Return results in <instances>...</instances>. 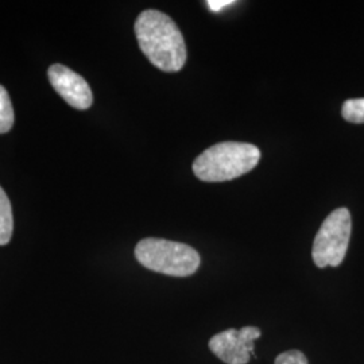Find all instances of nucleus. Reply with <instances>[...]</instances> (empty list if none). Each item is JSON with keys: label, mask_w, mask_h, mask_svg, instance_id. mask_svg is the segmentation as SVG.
I'll use <instances>...</instances> for the list:
<instances>
[{"label": "nucleus", "mask_w": 364, "mask_h": 364, "mask_svg": "<svg viewBox=\"0 0 364 364\" xmlns=\"http://www.w3.org/2000/svg\"><path fill=\"white\" fill-rule=\"evenodd\" d=\"M14 109L9 92L3 85H0V134H6L13 129Z\"/></svg>", "instance_id": "8"}, {"label": "nucleus", "mask_w": 364, "mask_h": 364, "mask_svg": "<svg viewBox=\"0 0 364 364\" xmlns=\"http://www.w3.org/2000/svg\"><path fill=\"white\" fill-rule=\"evenodd\" d=\"M48 77L53 88L76 109H88L93 103L91 87L75 70L61 64H54L48 70Z\"/></svg>", "instance_id": "6"}, {"label": "nucleus", "mask_w": 364, "mask_h": 364, "mask_svg": "<svg viewBox=\"0 0 364 364\" xmlns=\"http://www.w3.org/2000/svg\"><path fill=\"white\" fill-rule=\"evenodd\" d=\"M341 115L350 123H364V99L347 100L341 107Z\"/></svg>", "instance_id": "9"}, {"label": "nucleus", "mask_w": 364, "mask_h": 364, "mask_svg": "<svg viewBox=\"0 0 364 364\" xmlns=\"http://www.w3.org/2000/svg\"><path fill=\"white\" fill-rule=\"evenodd\" d=\"M14 231L13 209L6 192L0 186V246L10 243Z\"/></svg>", "instance_id": "7"}, {"label": "nucleus", "mask_w": 364, "mask_h": 364, "mask_svg": "<svg viewBox=\"0 0 364 364\" xmlns=\"http://www.w3.org/2000/svg\"><path fill=\"white\" fill-rule=\"evenodd\" d=\"M135 258L146 269L171 277H189L201 263L195 248L156 237L141 240L135 247Z\"/></svg>", "instance_id": "3"}, {"label": "nucleus", "mask_w": 364, "mask_h": 364, "mask_svg": "<svg viewBox=\"0 0 364 364\" xmlns=\"http://www.w3.org/2000/svg\"><path fill=\"white\" fill-rule=\"evenodd\" d=\"M135 36L142 53L158 69L173 73L185 65V39L169 15L146 10L136 18Z\"/></svg>", "instance_id": "1"}, {"label": "nucleus", "mask_w": 364, "mask_h": 364, "mask_svg": "<svg viewBox=\"0 0 364 364\" xmlns=\"http://www.w3.org/2000/svg\"><path fill=\"white\" fill-rule=\"evenodd\" d=\"M260 335V329L255 326L227 329L209 340V348L224 363L247 364L254 351V341Z\"/></svg>", "instance_id": "5"}, {"label": "nucleus", "mask_w": 364, "mask_h": 364, "mask_svg": "<svg viewBox=\"0 0 364 364\" xmlns=\"http://www.w3.org/2000/svg\"><path fill=\"white\" fill-rule=\"evenodd\" d=\"M351 213L347 208L335 209L321 224L313 242V262L317 267H338L347 254L351 237Z\"/></svg>", "instance_id": "4"}, {"label": "nucleus", "mask_w": 364, "mask_h": 364, "mask_svg": "<svg viewBox=\"0 0 364 364\" xmlns=\"http://www.w3.org/2000/svg\"><path fill=\"white\" fill-rule=\"evenodd\" d=\"M232 3H234V0H208L207 1V4L212 11H220L221 9H224L225 6H230Z\"/></svg>", "instance_id": "11"}, {"label": "nucleus", "mask_w": 364, "mask_h": 364, "mask_svg": "<svg viewBox=\"0 0 364 364\" xmlns=\"http://www.w3.org/2000/svg\"><path fill=\"white\" fill-rule=\"evenodd\" d=\"M275 364H308V359L302 352L291 350L278 355Z\"/></svg>", "instance_id": "10"}, {"label": "nucleus", "mask_w": 364, "mask_h": 364, "mask_svg": "<svg viewBox=\"0 0 364 364\" xmlns=\"http://www.w3.org/2000/svg\"><path fill=\"white\" fill-rule=\"evenodd\" d=\"M260 150L251 144L223 142L213 144L193 162V173L201 181H231L254 169Z\"/></svg>", "instance_id": "2"}]
</instances>
